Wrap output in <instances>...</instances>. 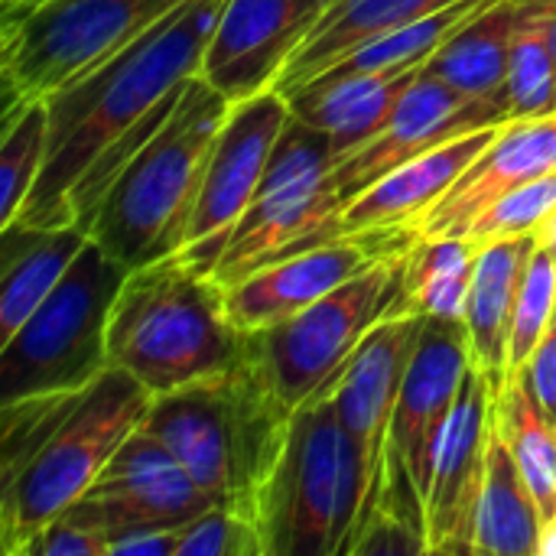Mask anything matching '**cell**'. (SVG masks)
<instances>
[{"instance_id": "obj_1", "label": "cell", "mask_w": 556, "mask_h": 556, "mask_svg": "<svg viewBox=\"0 0 556 556\" xmlns=\"http://www.w3.org/2000/svg\"><path fill=\"white\" fill-rule=\"evenodd\" d=\"M228 0H182L156 26L46 98L49 140L23 225H85L114 173L176 108L199 75Z\"/></svg>"}, {"instance_id": "obj_2", "label": "cell", "mask_w": 556, "mask_h": 556, "mask_svg": "<svg viewBox=\"0 0 556 556\" xmlns=\"http://www.w3.org/2000/svg\"><path fill=\"white\" fill-rule=\"evenodd\" d=\"M293 417L296 410L280 397L248 339L244 358L231 368L153 397L140 427L189 469L218 508L257 525Z\"/></svg>"}, {"instance_id": "obj_3", "label": "cell", "mask_w": 556, "mask_h": 556, "mask_svg": "<svg viewBox=\"0 0 556 556\" xmlns=\"http://www.w3.org/2000/svg\"><path fill=\"white\" fill-rule=\"evenodd\" d=\"M231 101L192 75L147 143L114 173L98 199L88 235L127 270L150 267L186 248L215 137Z\"/></svg>"}, {"instance_id": "obj_4", "label": "cell", "mask_w": 556, "mask_h": 556, "mask_svg": "<svg viewBox=\"0 0 556 556\" xmlns=\"http://www.w3.org/2000/svg\"><path fill=\"white\" fill-rule=\"evenodd\" d=\"M248 339L231 323L215 274L173 254L127 274L108 319V365L160 397L231 368Z\"/></svg>"}, {"instance_id": "obj_5", "label": "cell", "mask_w": 556, "mask_h": 556, "mask_svg": "<svg viewBox=\"0 0 556 556\" xmlns=\"http://www.w3.org/2000/svg\"><path fill=\"white\" fill-rule=\"evenodd\" d=\"M153 394L127 371L94 378L42 443L0 479V554L20 556L26 541L75 505L124 440L143 424Z\"/></svg>"}, {"instance_id": "obj_6", "label": "cell", "mask_w": 556, "mask_h": 556, "mask_svg": "<svg viewBox=\"0 0 556 556\" xmlns=\"http://www.w3.org/2000/svg\"><path fill=\"white\" fill-rule=\"evenodd\" d=\"M127 274L101 244H85L39 309L0 345V404L81 391L111 368L108 319Z\"/></svg>"}, {"instance_id": "obj_7", "label": "cell", "mask_w": 556, "mask_h": 556, "mask_svg": "<svg viewBox=\"0 0 556 556\" xmlns=\"http://www.w3.org/2000/svg\"><path fill=\"white\" fill-rule=\"evenodd\" d=\"M355 521L358 482L329 388L296 410L257 528L267 556H345Z\"/></svg>"}, {"instance_id": "obj_8", "label": "cell", "mask_w": 556, "mask_h": 556, "mask_svg": "<svg viewBox=\"0 0 556 556\" xmlns=\"http://www.w3.org/2000/svg\"><path fill=\"white\" fill-rule=\"evenodd\" d=\"M182 0H39L3 10V111L49 98L121 46L156 26Z\"/></svg>"}, {"instance_id": "obj_9", "label": "cell", "mask_w": 556, "mask_h": 556, "mask_svg": "<svg viewBox=\"0 0 556 556\" xmlns=\"http://www.w3.org/2000/svg\"><path fill=\"white\" fill-rule=\"evenodd\" d=\"M410 248L378 261L280 326L251 332V352L267 368L280 397L293 410L336 384V378L345 371L378 323L407 313L404 267Z\"/></svg>"}, {"instance_id": "obj_10", "label": "cell", "mask_w": 556, "mask_h": 556, "mask_svg": "<svg viewBox=\"0 0 556 556\" xmlns=\"http://www.w3.org/2000/svg\"><path fill=\"white\" fill-rule=\"evenodd\" d=\"M332 156L336 150L326 130L290 117L274 147L257 199L231 231L215 264V280L222 287H231L251 270L303 248L336 241L332 228L342 202L329 186Z\"/></svg>"}, {"instance_id": "obj_11", "label": "cell", "mask_w": 556, "mask_h": 556, "mask_svg": "<svg viewBox=\"0 0 556 556\" xmlns=\"http://www.w3.org/2000/svg\"><path fill=\"white\" fill-rule=\"evenodd\" d=\"M469 339L463 319L424 316V329L394 407L388 482L381 498V518L397 521L427 544V498L443 427L459 397L469 371ZM368 534V531H365Z\"/></svg>"}, {"instance_id": "obj_12", "label": "cell", "mask_w": 556, "mask_h": 556, "mask_svg": "<svg viewBox=\"0 0 556 556\" xmlns=\"http://www.w3.org/2000/svg\"><path fill=\"white\" fill-rule=\"evenodd\" d=\"M420 329H424L420 313H401L378 323L332 384L345 456L358 482V521L345 544V556L355 554L358 541L381 515L394 407Z\"/></svg>"}, {"instance_id": "obj_13", "label": "cell", "mask_w": 556, "mask_h": 556, "mask_svg": "<svg viewBox=\"0 0 556 556\" xmlns=\"http://www.w3.org/2000/svg\"><path fill=\"white\" fill-rule=\"evenodd\" d=\"M290 117V101L277 88L231 104L208 156L186 248L179 251L199 270L215 274L231 231L261 192L274 147Z\"/></svg>"}, {"instance_id": "obj_14", "label": "cell", "mask_w": 556, "mask_h": 556, "mask_svg": "<svg viewBox=\"0 0 556 556\" xmlns=\"http://www.w3.org/2000/svg\"><path fill=\"white\" fill-rule=\"evenodd\" d=\"M414 241L417 231H368L287 254L225 287L228 316L241 332L280 326Z\"/></svg>"}, {"instance_id": "obj_15", "label": "cell", "mask_w": 556, "mask_h": 556, "mask_svg": "<svg viewBox=\"0 0 556 556\" xmlns=\"http://www.w3.org/2000/svg\"><path fill=\"white\" fill-rule=\"evenodd\" d=\"M508 121H511L508 111L479 104L459 94L443 78L420 72L414 85L404 91L391 121L378 134H371L365 143L332 160L329 186L345 208L355 195H362L381 176L427 153L430 147L463 137L469 130H482V127H495Z\"/></svg>"}, {"instance_id": "obj_16", "label": "cell", "mask_w": 556, "mask_h": 556, "mask_svg": "<svg viewBox=\"0 0 556 556\" xmlns=\"http://www.w3.org/2000/svg\"><path fill=\"white\" fill-rule=\"evenodd\" d=\"M81 502L101 518L111 544L140 531L186 528L215 502L189 469L143 427H137Z\"/></svg>"}, {"instance_id": "obj_17", "label": "cell", "mask_w": 556, "mask_h": 556, "mask_svg": "<svg viewBox=\"0 0 556 556\" xmlns=\"http://www.w3.org/2000/svg\"><path fill=\"white\" fill-rule=\"evenodd\" d=\"M492 430L495 394L485 375L469 365L433 463L427 498V554L472 556Z\"/></svg>"}, {"instance_id": "obj_18", "label": "cell", "mask_w": 556, "mask_h": 556, "mask_svg": "<svg viewBox=\"0 0 556 556\" xmlns=\"http://www.w3.org/2000/svg\"><path fill=\"white\" fill-rule=\"evenodd\" d=\"M326 7L329 0H228L199 75L231 104L274 88Z\"/></svg>"}, {"instance_id": "obj_19", "label": "cell", "mask_w": 556, "mask_h": 556, "mask_svg": "<svg viewBox=\"0 0 556 556\" xmlns=\"http://www.w3.org/2000/svg\"><path fill=\"white\" fill-rule=\"evenodd\" d=\"M556 173V114L511 117L498 137L469 163L456 186L427 212L417 235H463L502 195Z\"/></svg>"}, {"instance_id": "obj_20", "label": "cell", "mask_w": 556, "mask_h": 556, "mask_svg": "<svg viewBox=\"0 0 556 556\" xmlns=\"http://www.w3.org/2000/svg\"><path fill=\"white\" fill-rule=\"evenodd\" d=\"M498 130L502 124L469 130L401 163L339 212L332 238L368 231H417L427 212L456 186V179L498 137Z\"/></svg>"}, {"instance_id": "obj_21", "label": "cell", "mask_w": 556, "mask_h": 556, "mask_svg": "<svg viewBox=\"0 0 556 556\" xmlns=\"http://www.w3.org/2000/svg\"><path fill=\"white\" fill-rule=\"evenodd\" d=\"M534 248H538V235L508 238V241L479 248L463 326L469 339V358L485 375L495 397L508 384L511 319H515V303H518Z\"/></svg>"}, {"instance_id": "obj_22", "label": "cell", "mask_w": 556, "mask_h": 556, "mask_svg": "<svg viewBox=\"0 0 556 556\" xmlns=\"http://www.w3.org/2000/svg\"><path fill=\"white\" fill-rule=\"evenodd\" d=\"M453 3L459 0H329L326 13L309 29L306 42L290 55L274 88L283 98H290L293 91L316 81L362 46L394 29H404L417 20H427Z\"/></svg>"}, {"instance_id": "obj_23", "label": "cell", "mask_w": 556, "mask_h": 556, "mask_svg": "<svg viewBox=\"0 0 556 556\" xmlns=\"http://www.w3.org/2000/svg\"><path fill=\"white\" fill-rule=\"evenodd\" d=\"M420 72L424 65L394 68V72H355V75L329 72L293 91L287 101L293 117L326 130L332 137L336 156H342L391 121L394 108L401 104L404 91L414 85Z\"/></svg>"}, {"instance_id": "obj_24", "label": "cell", "mask_w": 556, "mask_h": 556, "mask_svg": "<svg viewBox=\"0 0 556 556\" xmlns=\"http://www.w3.org/2000/svg\"><path fill=\"white\" fill-rule=\"evenodd\" d=\"M91 241L85 225H23L0 235V345L39 309Z\"/></svg>"}, {"instance_id": "obj_25", "label": "cell", "mask_w": 556, "mask_h": 556, "mask_svg": "<svg viewBox=\"0 0 556 556\" xmlns=\"http://www.w3.org/2000/svg\"><path fill=\"white\" fill-rule=\"evenodd\" d=\"M518 0H495L459 33H453L424 65L427 75L443 78L459 94L508 111V62L515 33Z\"/></svg>"}, {"instance_id": "obj_26", "label": "cell", "mask_w": 556, "mask_h": 556, "mask_svg": "<svg viewBox=\"0 0 556 556\" xmlns=\"http://www.w3.org/2000/svg\"><path fill=\"white\" fill-rule=\"evenodd\" d=\"M541 531L544 515L538 495L495 427L489 440L472 556H538Z\"/></svg>"}, {"instance_id": "obj_27", "label": "cell", "mask_w": 556, "mask_h": 556, "mask_svg": "<svg viewBox=\"0 0 556 556\" xmlns=\"http://www.w3.org/2000/svg\"><path fill=\"white\" fill-rule=\"evenodd\" d=\"M479 248L463 235L414 241L404 267V309L440 319H463Z\"/></svg>"}, {"instance_id": "obj_28", "label": "cell", "mask_w": 556, "mask_h": 556, "mask_svg": "<svg viewBox=\"0 0 556 556\" xmlns=\"http://www.w3.org/2000/svg\"><path fill=\"white\" fill-rule=\"evenodd\" d=\"M495 427L531 482L547 521L556 511V424L538 404L525 375L508 378L495 397Z\"/></svg>"}, {"instance_id": "obj_29", "label": "cell", "mask_w": 556, "mask_h": 556, "mask_svg": "<svg viewBox=\"0 0 556 556\" xmlns=\"http://www.w3.org/2000/svg\"><path fill=\"white\" fill-rule=\"evenodd\" d=\"M508 108L511 117L556 114V59L547 0H518L508 62Z\"/></svg>"}, {"instance_id": "obj_30", "label": "cell", "mask_w": 556, "mask_h": 556, "mask_svg": "<svg viewBox=\"0 0 556 556\" xmlns=\"http://www.w3.org/2000/svg\"><path fill=\"white\" fill-rule=\"evenodd\" d=\"M49 140V108L46 98L26 101L13 111H3V140H0V228L20 218L26 195L33 192Z\"/></svg>"}, {"instance_id": "obj_31", "label": "cell", "mask_w": 556, "mask_h": 556, "mask_svg": "<svg viewBox=\"0 0 556 556\" xmlns=\"http://www.w3.org/2000/svg\"><path fill=\"white\" fill-rule=\"evenodd\" d=\"M556 309V257L538 241L518 303L511 319V339H508V378L525 375L538 342L544 339Z\"/></svg>"}, {"instance_id": "obj_32", "label": "cell", "mask_w": 556, "mask_h": 556, "mask_svg": "<svg viewBox=\"0 0 556 556\" xmlns=\"http://www.w3.org/2000/svg\"><path fill=\"white\" fill-rule=\"evenodd\" d=\"M556 208V173L541 176L508 195H502L498 202H492L466 231L463 238L476 248L495 244V241H508V238H525V235H538V228L547 222V215Z\"/></svg>"}, {"instance_id": "obj_33", "label": "cell", "mask_w": 556, "mask_h": 556, "mask_svg": "<svg viewBox=\"0 0 556 556\" xmlns=\"http://www.w3.org/2000/svg\"><path fill=\"white\" fill-rule=\"evenodd\" d=\"M179 556H267V547L251 518L215 505L179 531Z\"/></svg>"}, {"instance_id": "obj_34", "label": "cell", "mask_w": 556, "mask_h": 556, "mask_svg": "<svg viewBox=\"0 0 556 556\" xmlns=\"http://www.w3.org/2000/svg\"><path fill=\"white\" fill-rule=\"evenodd\" d=\"M20 556H111V534L101 518L78 498L42 525Z\"/></svg>"}, {"instance_id": "obj_35", "label": "cell", "mask_w": 556, "mask_h": 556, "mask_svg": "<svg viewBox=\"0 0 556 556\" xmlns=\"http://www.w3.org/2000/svg\"><path fill=\"white\" fill-rule=\"evenodd\" d=\"M525 378H528L538 404L544 407V414L556 424V309L544 339L538 342V349L525 368Z\"/></svg>"}, {"instance_id": "obj_36", "label": "cell", "mask_w": 556, "mask_h": 556, "mask_svg": "<svg viewBox=\"0 0 556 556\" xmlns=\"http://www.w3.org/2000/svg\"><path fill=\"white\" fill-rule=\"evenodd\" d=\"M179 531L182 528H163L121 538L111 544V556H179Z\"/></svg>"}, {"instance_id": "obj_37", "label": "cell", "mask_w": 556, "mask_h": 556, "mask_svg": "<svg viewBox=\"0 0 556 556\" xmlns=\"http://www.w3.org/2000/svg\"><path fill=\"white\" fill-rule=\"evenodd\" d=\"M538 556H556V511L544 521V531H541V547Z\"/></svg>"}, {"instance_id": "obj_38", "label": "cell", "mask_w": 556, "mask_h": 556, "mask_svg": "<svg viewBox=\"0 0 556 556\" xmlns=\"http://www.w3.org/2000/svg\"><path fill=\"white\" fill-rule=\"evenodd\" d=\"M538 241H541V244H544V248H547V251L556 257V208L547 215V222L538 228Z\"/></svg>"}, {"instance_id": "obj_39", "label": "cell", "mask_w": 556, "mask_h": 556, "mask_svg": "<svg viewBox=\"0 0 556 556\" xmlns=\"http://www.w3.org/2000/svg\"><path fill=\"white\" fill-rule=\"evenodd\" d=\"M547 13H551V46H554L556 59V0H547Z\"/></svg>"}, {"instance_id": "obj_40", "label": "cell", "mask_w": 556, "mask_h": 556, "mask_svg": "<svg viewBox=\"0 0 556 556\" xmlns=\"http://www.w3.org/2000/svg\"><path fill=\"white\" fill-rule=\"evenodd\" d=\"M33 3H39V0H0L3 10H10V7H33Z\"/></svg>"}]
</instances>
